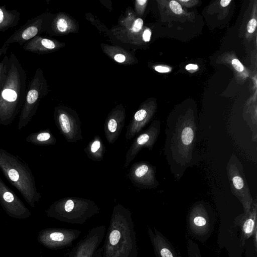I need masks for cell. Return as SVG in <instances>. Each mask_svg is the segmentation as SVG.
<instances>
[{"instance_id": "cell-12", "label": "cell", "mask_w": 257, "mask_h": 257, "mask_svg": "<svg viewBox=\"0 0 257 257\" xmlns=\"http://www.w3.org/2000/svg\"><path fill=\"white\" fill-rule=\"evenodd\" d=\"M59 123L63 132L65 134H68L71 129L69 118L67 115L62 113L59 117Z\"/></svg>"}, {"instance_id": "cell-2", "label": "cell", "mask_w": 257, "mask_h": 257, "mask_svg": "<svg viewBox=\"0 0 257 257\" xmlns=\"http://www.w3.org/2000/svg\"><path fill=\"white\" fill-rule=\"evenodd\" d=\"M196 135L197 124L193 120L167 124L165 151L172 164L185 167L191 162Z\"/></svg>"}, {"instance_id": "cell-28", "label": "cell", "mask_w": 257, "mask_h": 257, "mask_svg": "<svg viewBox=\"0 0 257 257\" xmlns=\"http://www.w3.org/2000/svg\"><path fill=\"white\" fill-rule=\"evenodd\" d=\"M115 61L118 63H122L125 60V57L121 54H116L114 57Z\"/></svg>"}, {"instance_id": "cell-10", "label": "cell", "mask_w": 257, "mask_h": 257, "mask_svg": "<svg viewBox=\"0 0 257 257\" xmlns=\"http://www.w3.org/2000/svg\"><path fill=\"white\" fill-rule=\"evenodd\" d=\"M257 206L256 200L253 201L250 210L237 217L235 222L241 229V241L242 245L245 241L253 235L255 231L257 230Z\"/></svg>"}, {"instance_id": "cell-27", "label": "cell", "mask_w": 257, "mask_h": 257, "mask_svg": "<svg viewBox=\"0 0 257 257\" xmlns=\"http://www.w3.org/2000/svg\"><path fill=\"white\" fill-rule=\"evenodd\" d=\"M100 143L98 141H94L91 147V151L93 153L96 152L100 148Z\"/></svg>"}, {"instance_id": "cell-30", "label": "cell", "mask_w": 257, "mask_h": 257, "mask_svg": "<svg viewBox=\"0 0 257 257\" xmlns=\"http://www.w3.org/2000/svg\"><path fill=\"white\" fill-rule=\"evenodd\" d=\"M198 68V66L195 64H189L186 66V69L188 70H196Z\"/></svg>"}, {"instance_id": "cell-13", "label": "cell", "mask_w": 257, "mask_h": 257, "mask_svg": "<svg viewBox=\"0 0 257 257\" xmlns=\"http://www.w3.org/2000/svg\"><path fill=\"white\" fill-rule=\"evenodd\" d=\"M2 95L3 98L9 102L15 101L17 98V94L15 91L11 89H4Z\"/></svg>"}, {"instance_id": "cell-16", "label": "cell", "mask_w": 257, "mask_h": 257, "mask_svg": "<svg viewBox=\"0 0 257 257\" xmlns=\"http://www.w3.org/2000/svg\"><path fill=\"white\" fill-rule=\"evenodd\" d=\"M149 171V166L147 165H142L139 167L135 171V175L140 178L145 176Z\"/></svg>"}, {"instance_id": "cell-21", "label": "cell", "mask_w": 257, "mask_h": 257, "mask_svg": "<svg viewBox=\"0 0 257 257\" xmlns=\"http://www.w3.org/2000/svg\"><path fill=\"white\" fill-rule=\"evenodd\" d=\"M143 25V21L142 19L139 18L137 19L132 28L133 31L138 32L141 30Z\"/></svg>"}, {"instance_id": "cell-24", "label": "cell", "mask_w": 257, "mask_h": 257, "mask_svg": "<svg viewBox=\"0 0 257 257\" xmlns=\"http://www.w3.org/2000/svg\"><path fill=\"white\" fill-rule=\"evenodd\" d=\"M42 45L46 48L52 49L55 47L54 43L49 39H43L41 41Z\"/></svg>"}, {"instance_id": "cell-23", "label": "cell", "mask_w": 257, "mask_h": 257, "mask_svg": "<svg viewBox=\"0 0 257 257\" xmlns=\"http://www.w3.org/2000/svg\"><path fill=\"white\" fill-rule=\"evenodd\" d=\"M232 65L234 68L238 72H242L244 69L243 66L237 59H233L232 60Z\"/></svg>"}, {"instance_id": "cell-7", "label": "cell", "mask_w": 257, "mask_h": 257, "mask_svg": "<svg viewBox=\"0 0 257 257\" xmlns=\"http://www.w3.org/2000/svg\"><path fill=\"white\" fill-rule=\"evenodd\" d=\"M0 204L11 217L25 219L32 215L22 200L0 178Z\"/></svg>"}, {"instance_id": "cell-36", "label": "cell", "mask_w": 257, "mask_h": 257, "mask_svg": "<svg viewBox=\"0 0 257 257\" xmlns=\"http://www.w3.org/2000/svg\"><path fill=\"white\" fill-rule=\"evenodd\" d=\"M62 257H66V256H62Z\"/></svg>"}, {"instance_id": "cell-34", "label": "cell", "mask_w": 257, "mask_h": 257, "mask_svg": "<svg viewBox=\"0 0 257 257\" xmlns=\"http://www.w3.org/2000/svg\"><path fill=\"white\" fill-rule=\"evenodd\" d=\"M4 19V14L3 11L0 9V23H2Z\"/></svg>"}, {"instance_id": "cell-9", "label": "cell", "mask_w": 257, "mask_h": 257, "mask_svg": "<svg viewBox=\"0 0 257 257\" xmlns=\"http://www.w3.org/2000/svg\"><path fill=\"white\" fill-rule=\"evenodd\" d=\"M189 223L193 232L199 235L209 232L210 222L208 214L203 204L199 203L193 207L190 213Z\"/></svg>"}, {"instance_id": "cell-20", "label": "cell", "mask_w": 257, "mask_h": 257, "mask_svg": "<svg viewBox=\"0 0 257 257\" xmlns=\"http://www.w3.org/2000/svg\"><path fill=\"white\" fill-rule=\"evenodd\" d=\"M50 137L51 136L49 133L43 132L38 134L36 137V139L38 142H44L48 140Z\"/></svg>"}, {"instance_id": "cell-6", "label": "cell", "mask_w": 257, "mask_h": 257, "mask_svg": "<svg viewBox=\"0 0 257 257\" xmlns=\"http://www.w3.org/2000/svg\"><path fill=\"white\" fill-rule=\"evenodd\" d=\"M106 232L104 225L96 226L89 230L69 252L68 257H94Z\"/></svg>"}, {"instance_id": "cell-31", "label": "cell", "mask_w": 257, "mask_h": 257, "mask_svg": "<svg viewBox=\"0 0 257 257\" xmlns=\"http://www.w3.org/2000/svg\"><path fill=\"white\" fill-rule=\"evenodd\" d=\"M231 0H221L220 1V5L223 7L227 6L230 3Z\"/></svg>"}, {"instance_id": "cell-25", "label": "cell", "mask_w": 257, "mask_h": 257, "mask_svg": "<svg viewBox=\"0 0 257 257\" xmlns=\"http://www.w3.org/2000/svg\"><path fill=\"white\" fill-rule=\"evenodd\" d=\"M117 128V123L115 119H110L108 123V130L112 133L114 132Z\"/></svg>"}, {"instance_id": "cell-33", "label": "cell", "mask_w": 257, "mask_h": 257, "mask_svg": "<svg viewBox=\"0 0 257 257\" xmlns=\"http://www.w3.org/2000/svg\"><path fill=\"white\" fill-rule=\"evenodd\" d=\"M147 1L146 0H138L137 2L139 4V5L143 6L144 5Z\"/></svg>"}, {"instance_id": "cell-18", "label": "cell", "mask_w": 257, "mask_h": 257, "mask_svg": "<svg viewBox=\"0 0 257 257\" xmlns=\"http://www.w3.org/2000/svg\"><path fill=\"white\" fill-rule=\"evenodd\" d=\"M171 10L176 14H181L182 13V8L181 5L175 1H171L169 3Z\"/></svg>"}, {"instance_id": "cell-8", "label": "cell", "mask_w": 257, "mask_h": 257, "mask_svg": "<svg viewBox=\"0 0 257 257\" xmlns=\"http://www.w3.org/2000/svg\"><path fill=\"white\" fill-rule=\"evenodd\" d=\"M148 233L156 257H180L173 245L156 228H148Z\"/></svg>"}, {"instance_id": "cell-22", "label": "cell", "mask_w": 257, "mask_h": 257, "mask_svg": "<svg viewBox=\"0 0 257 257\" xmlns=\"http://www.w3.org/2000/svg\"><path fill=\"white\" fill-rule=\"evenodd\" d=\"M256 26V21L255 19H251L247 25V30L249 33H252L254 32Z\"/></svg>"}, {"instance_id": "cell-4", "label": "cell", "mask_w": 257, "mask_h": 257, "mask_svg": "<svg viewBox=\"0 0 257 257\" xmlns=\"http://www.w3.org/2000/svg\"><path fill=\"white\" fill-rule=\"evenodd\" d=\"M226 170L231 192L242 205L244 213H247L253 200L243 172L242 164L235 155L232 154L229 159Z\"/></svg>"}, {"instance_id": "cell-17", "label": "cell", "mask_w": 257, "mask_h": 257, "mask_svg": "<svg viewBox=\"0 0 257 257\" xmlns=\"http://www.w3.org/2000/svg\"><path fill=\"white\" fill-rule=\"evenodd\" d=\"M38 97V93L35 89L30 90L27 96V101L29 104H33L36 102Z\"/></svg>"}, {"instance_id": "cell-5", "label": "cell", "mask_w": 257, "mask_h": 257, "mask_svg": "<svg viewBox=\"0 0 257 257\" xmlns=\"http://www.w3.org/2000/svg\"><path fill=\"white\" fill-rule=\"evenodd\" d=\"M81 232L76 229L51 227L40 230L37 235L38 242L50 249H61L70 246Z\"/></svg>"}, {"instance_id": "cell-14", "label": "cell", "mask_w": 257, "mask_h": 257, "mask_svg": "<svg viewBox=\"0 0 257 257\" xmlns=\"http://www.w3.org/2000/svg\"><path fill=\"white\" fill-rule=\"evenodd\" d=\"M38 32L36 27L31 26L26 29L22 33V38L25 40H28L34 37Z\"/></svg>"}, {"instance_id": "cell-19", "label": "cell", "mask_w": 257, "mask_h": 257, "mask_svg": "<svg viewBox=\"0 0 257 257\" xmlns=\"http://www.w3.org/2000/svg\"><path fill=\"white\" fill-rule=\"evenodd\" d=\"M57 27L60 32H65L68 28L67 21L64 19H60L57 22Z\"/></svg>"}, {"instance_id": "cell-29", "label": "cell", "mask_w": 257, "mask_h": 257, "mask_svg": "<svg viewBox=\"0 0 257 257\" xmlns=\"http://www.w3.org/2000/svg\"><path fill=\"white\" fill-rule=\"evenodd\" d=\"M155 69L157 71L160 73H166L170 71V69L169 68L162 66H156Z\"/></svg>"}, {"instance_id": "cell-15", "label": "cell", "mask_w": 257, "mask_h": 257, "mask_svg": "<svg viewBox=\"0 0 257 257\" xmlns=\"http://www.w3.org/2000/svg\"><path fill=\"white\" fill-rule=\"evenodd\" d=\"M148 116L147 111L144 109L138 110L135 114L134 118L138 122H143L146 120Z\"/></svg>"}, {"instance_id": "cell-11", "label": "cell", "mask_w": 257, "mask_h": 257, "mask_svg": "<svg viewBox=\"0 0 257 257\" xmlns=\"http://www.w3.org/2000/svg\"><path fill=\"white\" fill-rule=\"evenodd\" d=\"M187 249L189 257H201L198 245L191 240L188 241Z\"/></svg>"}, {"instance_id": "cell-1", "label": "cell", "mask_w": 257, "mask_h": 257, "mask_svg": "<svg viewBox=\"0 0 257 257\" xmlns=\"http://www.w3.org/2000/svg\"><path fill=\"white\" fill-rule=\"evenodd\" d=\"M102 257H138L134 223L128 210H114L104 236Z\"/></svg>"}, {"instance_id": "cell-32", "label": "cell", "mask_w": 257, "mask_h": 257, "mask_svg": "<svg viewBox=\"0 0 257 257\" xmlns=\"http://www.w3.org/2000/svg\"><path fill=\"white\" fill-rule=\"evenodd\" d=\"M94 257H102V248L99 247Z\"/></svg>"}, {"instance_id": "cell-26", "label": "cell", "mask_w": 257, "mask_h": 257, "mask_svg": "<svg viewBox=\"0 0 257 257\" xmlns=\"http://www.w3.org/2000/svg\"><path fill=\"white\" fill-rule=\"evenodd\" d=\"M151 36V31L149 29H146L143 34V38L145 42H149Z\"/></svg>"}, {"instance_id": "cell-35", "label": "cell", "mask_w": 257, "mask_h": 257, "mask_svg": "<svg viewBox=\"0 0 257 257\" xmlns=\"http://www.w3.org/2000/svg\"><path fill=\"white\" fill-rule=\"evenodd\" d=\"M181 2H188V1H183V0H181Z\"/></svg>"}, {"instance_id": "cell-3", "label": "cell", "mask_w": 257, "mask_h": 257, "mask_svg": "<svg viewBox=\"0 0 257 257\" xmlns=\"http://www.w3.org/2000/svg\"><path fill=\"white\" fill-rule=\"evenodd\" d=\"M0 169L26 201L30 206L34 207L39 199L40 194L29 168L17 157L0 148Z\"/></svg>"}]
</instances>
